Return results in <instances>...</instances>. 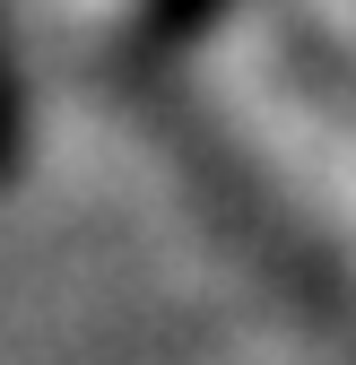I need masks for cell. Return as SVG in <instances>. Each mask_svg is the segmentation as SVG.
I'll return each instance as SVG.
<instances>
[{
	"mask_svg": "<svg viewBox=\"0 0 356 365\" xmlns=\"http://www.w3.org/2000/svg\"><path fill=\"white\" fill-rule=\"evenodd\" d=\"M0 140H9V113H0Z\"/></svg>",
	"mask_w": 356,
	"mask_h": 365,
	"instance_id": "obj_1",
	"label": "cell"
}]
</instances>
